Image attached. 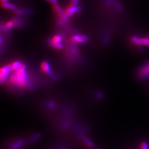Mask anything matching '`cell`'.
<instances>
[{
  "mask_svg": "<svg viewBox=\"0 0 149 149\" xmlns=\"http://www.w3.org/2000/svg\"><path fill=\"white\" fill-rule=\"evenodd\" d=\"M26 66H22L14 72L10 78V81L13 84L21 87H25L28 84V79L26 73Z\"/></svg>",
  "mask_w": 149,
  "mask_h": 149,
  "instance_id": "1",
  "label": "cell"
},
{
  "mask_svg": "<svg viewBox=\"0 0 149 149\" xmlns=\"http://www.w3.org/2000/svg\"><path fill=\"white\" fill-rule=\"evenodd\" d=\"M131 41L139 48L149 47V36H134L131 38Z\"/></svg>",
  "mask_w": 149,
  "mask_h": 149,
  "instance_id": "2",
  "label": "cell"
},
{
  "mask_svg": "<svg viewBox=\"0 0 149 149\" xmlns=\"http://www.w3.org/2000/svg\"><path fill=\"white\" fill-rule=\"evenodd\" d=\"M137 75L141 80L149 79V62L140 69Z\"/></svg>",
  "mask_w": 149,
  "mask_h": 149,
  "instance_id": "3",
  "label": "cell"
},
{
  "mask_svg": "<svg viewBox=\"0 0 149 149\" xmlns=\"http://www.w3.org/2000/svg\"><path fill=\"white\" fill-rule=\"evenodd\" d=\"M11 71L10 66L7 65L2 67L0 71V80L1 84H3L6 81V79L10 74V72Z\"/></svg>",
  "mask_w": 149,
  "mask_h": 149,
  "instance_id": "4",
  "label": "cell"
},
{
  "mask_svg": "<svg viewBox=\"0 0 149 149\" xmlns=\"http://www.w3.org/2000/svg\"><path fill=\"white\" fill-rule=\"evenodd\" d=\"M54 11L59 16L60 19L64 22H67V17L66 16L65 12L58 4L53 5V6Z\"/></svg>",
  "mask_w": 149,
  "mask_h": 149,
  "instance_id": "5",
  "label": "cell"
},
{
  "mask_svg": "<svg viewBox=\"0 0 149 149\" xmlns=\"http://www.w3.org/2000/svg\"><path fill=\"white\" fill-rule=\"evenodd\" d=\"M81 11V8L78 6H72L68 7L65 11L67 17H70L76 14Z\"/></svg>",
  "mask_w": 149,
  "mask_h": 149,
  "instance_id": "6",
  "label": "cell"
},
{
  "mask_svg": "<svg viewBox=\"0 0 149 149\" xmlns=\"http://www.w3.org/2000/svg\"><path fill=\"white\" fill-rule=\"evenodd\" d=\"M88 40V38L85 36L82 35H76L72 37V42L76 43H85Z\"/></svg>",
  "mask_w": 149,
  "mask_h": 149,
  "instance_id": "7",
  "label": "cell"
},
{
  "mask_svg": "<svg viewBox=\"0 0 149 149\" xmlns=\"http://www.w3.org/2000/svg\"><path fill=\"white\" fill-rule=\"evenodd\" d=\"M41 68L44 72L47 73L48 75H50L51 74V68L49 63L47 61H43L41 64Z\"/></svg>",
  "mask_w": 149,
  "mask_h": 149,
  "instance_id": "8",
  "label": "cell"
},
{
  "mask_svg": "<svg viewBox=\"0 0 149 149\" xmlns=\"http://www.w3.org/2000/svg\"><path fill=\"white\" fill-rule=\"evenodd\" d=\"M1 6L3 8L10 10H14L15 11L17 10V7L15 5H13L9 2H6V3H1Z\"/></svg>",
  "mask_w": 149,
  "mask_h": 149,
  "instance_id": "9",
  "label": "cell"
},
{
  "mask_svg": "<svg viewBox=\"0 0 149 149\" xmlns=\"http://www.w3.org/2000/svg\"><path fill=\"white\" fill-rule=\"evenodd\" d=\"M22 65H23L22 64V63L18 61H15L12 63L11 65H10L11 71H17L18 69H19Z\"/></svg>",
  "mask_w": 149,
  "mask_h": 149,
  "instance_id": "10",
  "label": "cell"
},
{
  "mask_svg": "<svg viewBox=\"0 0 149 149\" xmlns=\"http://www.w3.org/2000/svg\"><path fill=\"white\" fill-rule=\"evenodd\" d=\"M15 25H16V22L14 19L7 22L4 25V29L5 30H10Z\"/></svg>",
  "mask_w": 149,
  "mask_h": 149,
  "instance_id": "11",
  "label": "cell"
},
{
  "mask_svg": "<svg viewBox=\"0 0 149 149\" xmlns=\"http://www.w3.org/2000/svg\"><path fill=\"white\" fill-rule=\"evenodd\" d=\"M31 13V11L28 9H17L15 10V13L18 15L28 14Z\"/></svg>",
  "mask_w": 149,
  "mask_h": 149,
  "instance_id": "12",
  "label": "cell"
},
{
  "mask_svg": "<svg viewBox=\"0 0 149 149\" xmlns=\"http://www.w3.org/2000/svg\"><path fill=\"white\" fill-rule=\"evenodd\" d=\"M49 44L52 46L53 47H54L55 49H61L63 48V45L61 44V43H55V42H53L51 39H50L49 41Z\"/></svg>",
  "mask_w": 149,
  "mask_h": 149,
  "instance_id": "13",
  "label": "cell"
},
{
  "mask_svg": "<svg viewBox=\"0 0 149 149\" xmlns=\"http://www.w3.org/2000/svg\"><path fill=\"white\" fill-rule=\"evenodd\" d=\"M51 40L55 43H60L62 41V37H61V36H59V35H55L53 37Z\"/></svg>",
  "mask_w": 149,
  "mask_h": 149,
  "instance_id": "14",
  "label": "cell"
},
{
  "mask_svg": "<svg viewBox=\"0 0 149 149\" xmlns=\"http://www.w3.org/2000/svg\"><path fill=\"white\" fill-rule=\"evenodd\" d=\"M140 149H149V145L146 142H143L141 144Z\"/></svg>",
  "mask_w": 149,
  "mask_h": 149,
  "instance_id": "15",
  "label": "cell"
},
{
  "mask_svg": "<svg viewBox=\"0 0 149 149\" xmlns=\"http://www.w3.org/2000/svg\"><path fill=\"white\" fill-rule=\"evenodd\" d=\"M79 0H71V5L72 6H77Z\"/></svg>",
  "mask_w": 149,
  "mask_h": 149,
  "instance_id": "16",
  "label": "cell"
},
{
  "mask_svg": "<svg viewBox=\"0 0 149 149\" xmlns=\"http://www.w3.org/2000/svg\"><path fill=\"white\" fill-rule=\"evenodd\" d=\"M46 1H47L48 2L53 4V5H55V4H58V0H45Z\"/></svg>",
  "mask_w": 149,
  "mask_h": 149,
  "instance_id": "17",
  "label": "cell"
},
{
  "mask_svg": "<svg viewBox=\"0 0 149 149\" xmlns=\"http://www.w3.org/2000/svg\"><path fill=\"white\" fill-rule=\"evenodd\" d=\"M85 142H86V143L89 146H92L93 145L92 143L88 139H86V140H85Z\"/></svg>",
  "mask_w": 149,
  "mask_h": 149,
  "instance_id": "18",
  "label": "cell"
},
{
  "mask_svg": "<svg viewBox=\"0 0 149 149\" xmlns=\"http://www.w3.org/2000/svg\"><path fill=\"white\" fill-rule=\"evenodd\" d=\"M1 3H6V2H8V0H1Z\"/></svg>",
  "mask_w": 149,
  "mask_h": 149,
  "instance_id": "19",
  "label": "cell"
}]
</instances>
